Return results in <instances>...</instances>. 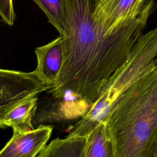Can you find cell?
<instances>
[{
	"label": "cell",
	"instance_id": "6da1fadb",
	"mask_svg": "<svg viewBox=\"0 0 157 157\" xmlns=\"http://www.w3.org/2000/svg\"><path fill=\"white\" fill-rule=\"evenodd\" d=\"M97 2L66 0L69 37H62L63 65L56 85L49 90L56 99L74 101L85 113L126 61L156 7L153 0H146L137 18L110 33L94 17Z\"/></svg>",
	"mask_w": 157,
	"mask_h": 157
},
{
	"label": "cell",
	"instance_id": "7a4b0ae2",
	"mask_svg": "<svg viewBox=\"0 0 157 157\" xmlns=\"http://www.w3.org/2000/svg\"><path fill=\"white\" fill-rule=\"evenodd\" d=\"M105 124L114 157H156L157 64L122 95Z\"/></svg>",
	"mask_w": 157,
	"mask_h": 157
},
{
	"label": "cell",
	"instance_id": "3957f363",
	"mask_svg": "<svg viewBox=\"0 0 157 157\" xmlns=\"http://www.w3.org/2000/svg\"><path fill=\"white\" fill-rule=\"evenodd\" d=\"M156 56L157 27L139 37L126 61L109 78L96 101L67 136L88 137L99 124H105L122 95L156 64Z\"/></svg>",
	"mask_w": 157,
	"mask_h": 157
},
{
	"label": "cell",
	"instance_id": "277c9868",
	"mask_svg": "<svg viewBox=\"0 0 157 157\" xmlns=\"http://www.w3.org/2000/svg\"><path fill=\"white\" fill-rule=\"evenodd\" d=\"M51 88L33 71L26 72L0 68V129L6 127L4 120L14 107Z\"/></svg>",
	"mask_w": 157,
	"mask_h": 157
},
{
	"label": "cell",
	"instance_id": "5b68a950",
	"mask_svg": "<svg viewBox=\"0 0 157 157\" xmlns=\"http://www.w3.org/2000/svg\"><path fill=\"white\" fill-rule=\"evenodd\" d=\"M145 1L98 0L94 17L109 32H115L139 16Z\"/></svg>",
	"mask_w": 157,
	"mask_h": 157
},
{
	"label": "cell",
	"instance_id": "8992f818",
	"mask_svg": "<svg viewBox=\"0 0 157 157\" xmlns=\"http://www.w3.org/2000/svg\"><path fill=\"white\" fill-rule=\"evenodd\" d=\"M51 126H40L22 133H14L0 151V157H36L46 146L52 132Z\"/></svg>",
	"mask_w": 157,
	"mask_h": 157
},
{
	"label": "cell",
	"instance_id": "52a82bcc",
	"mask_svg": "<svg viewBox=\"0 0 157 157\" xmlns=\"http://www.w3.org/2000/svg\"><path fill=\"white\" fill-rule=\"evenodd\" d=\"M34 53L37 64L33 72L44 83L54 87L57 83L64 61L62 37L59 36L49 43L36 47Z\"/></svg>",
	"mask_w": 157,
	"mask_h": 157
},
{
	"label": "cell",
	"instance_id": "ba28073f",
	"mask_svg": "<svg viewBox=\"0 0 157 157\" xmlns=\"http://www.w3.org/2000/svg\"><path fill=\"white\" fill-rule=\"evenodd\" d=\"M87 137L67 136L53 139L36 157H86Z\"/></svg>",
	"mask_w": 157,
	"mask_h": 157
},
{
	"label": "cell",
	"instance_id": "9c48e42d",
	"mask_svg": "<svg viewBox=\"0 0 157 157\" xmlns=\"http://www.w3.org/2000/svg\"><path fill=\"white\" fill-rule=\"evenodd\" d=\"M37 96L28 99L14 107L4 120L6 126L12 128L14 133H22L34 129L32 120L36 114Z\"/></svg>",
	"mask_w": 157,
	"mask_h": 157
},
{
	"label": "cell",
	"instance_id": "30bf717a",
	"mask_svg": "<svg viewBox=\"0 0 157 157\" xmlns=\"http://www.w3.org/2000/svg\"><path fill=\"white\" fill-rule=\"evenodd\" d=\"M45 13L48 21L63 38L69 37L66 0H33Z\"/></svg>",
	"mask_w": 157,
	"mask_h": 157
},
{
	"label": "cell",
	"instance_id": "8fae6325",
	"mask_svg": "<svg viewBox=\"0 0 157 157\" xmlns=\"http://www.w3.org/2000/svg\"><path fill=\"white\" fill-rule=\"evenodd\" d=\"M86 157H114L112 142L105 123L99 124L87 137Z\"/></svg>",
	"mask_w": 157,
	"mask_h": 157
},
{
	"label": "cell",
	"instance_id": "7c38bea8",
	"mask_svg": "<svg viewBox=\"0 0 157 157\" xmlns=\"http://www.w3.org/2000/svg\"><path fill=\"white\" fill-rule=\"evenodd\" d=\"M0 17L6 25L12 26L16 19L13 0H0Z\"/></svg>",
	"mask_w": 157,
	"mask_h": 157
},
{
	"label": "cell",
	"instance_id": "4fadbf2b",
	"mask_svg": "<svg viewBox=\"0 0 157 157\" xmlns=\"http://www.w3.org/2000/svg\"><path fill=\"white\" fill-rule=\"evenodd\" d=\"M155 63L157 64V56L156 57V58H155Z\"/></svg>",
	"mask_w": 157,
	"mask_h": 157
},
{
	"label": "cell",
	"instance_id": "5bb4252c",
	"mask_svg": "<svg viewBox=\"0 0 157 157\" xmlns=\"http://www.w3.org/2000/svg\"><path fill=\"white\" fill-rule=\"evenodd\" d=\"M156 157H157V149H156Z\"/></svg>",
	"mask_w": 157,
	"mask_h": 157
}]
</instances>
